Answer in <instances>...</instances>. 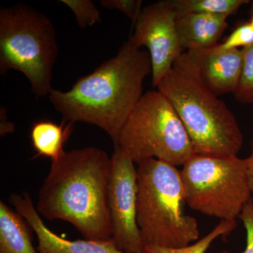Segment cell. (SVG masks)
<instances>
[{
    "instance_id": "1",
    "label": "cell",
    "mask_w": 253,
    "mask_h": 253,
    "mask_svg": "<svg viewBox=\"0 0 253 253\" xmlns=\"http://www.w3.org/2000/svg\"><path fill=\"white\" fill-rule=\"evenodd\" d=\"M151 73L149 51L128 41L116 56L80 78L70 90L54 89L48 97L62 116V122L94 125L116 146L123 126L144 95V80Z\"/></svg>"
},
{
    "instance_id": "2",
    "label": "cell",
    "mask_w": 253,
    "mask_h": 253,
    "mask_svg": "<svg viewBox=\"0 0 253 253\" xmlns=\"http://www.w3.org/2000/svg\"><path fill=\"white\" fill-rule=\"evenodd\" d=\"M112 160L95 147L65 152L51 168L39 191L36 209L49 220L73 224L85 240L110 241L108 201Z\"/></svg>"
},
{
    "instance_id": "3",
    "label": "cell",
    "mask_w": 253,
    "mask_h": 253,
    "mask_svg": "<svg viewBox=\"0 0 253 253\" xmlns=\"http://www.w3.org/2000/svg\"><path fill=\"white\" fill-rule=\"evenodd\" d=\"M156 87L180 118L195 154L238 156L244 136L237 120L225 103L205 84L187 53L175 60Z\"/></svg>"
},
{
    "instance_id": "4",
    "label": "cell",
    "mask_w": 253,
    "mask_h": 253,
    "mask_svg": "<svg viewBox=\"0 0 253 253\" xmlns=\"http://www.w3.org/2000/svg\"><path fill=\"white\" fill-rule=\"evenodd\" d=\"M136 221L145 246L181 248L199 240L197 221L185 213L180 171L161 160L137 164Z\"/></svg>"
},
{
    "instance_id": "5",
    "label": "cell",
    "mask_w": 253,
    "mask_h": 253,
    "mask_svg": "<svg viewBox=\"0 0 253 253\" xmlns=\"http://www.w3.org/2000/svg\"><path fill=\"white\" fill-rule=\"evenodd\" d=\"M59 47L54 24L29 5L0 9V73H22L37 98L49 96Z\"/></svg>"
},
{
    "instance_id": "6",
    "label": "cell",
    "mask_w": 253,
    "mask_h": 253,
    "mask_svg": "<svg viewBox=\"0 0 253 253\" xmlns=\"http://www.w3.org/2000/svg\"><path fill=\"white\" fill-rule=\"evenodd\" d=\"M136 165L150 158L184 166L195 154L180 118L159 91L145 93L123 126L118 144Z\"/></svg>"
},
{
    "instance_id": "7",
    "label": "cell",
    "mask_w": 253,
    "mask_h": 253,
    "mask_svg": "<svg viewBox=\"0 0 253 253\" xmlns=\"http://www.w3.org/2000/svg\"><path fill=\"white\" fill-rule=\"evenodd\" d=\"M180 173L186 204L210 217L236 221L252 200L246 158L194 154Z\"/></svg>"
},
{
    "instance_id": "8",
    "label": "cell",
    "mask_w": 253,
    "mask_h": 253,
    "mask_svg": "<svg viewBox=\"0 0 253 253\" xmlns=\"http://www.w3.org/2000/svg\"><path fill=\"white\" fill-rule=\"evenodd\" d=\"M109 208L113 244L126 253H144V245L136 221L137 175L134 163L119 147L111 156Z\"/></svg>"
},
{
    "instance_id": "9",
    "label": "cell",
    "mask_w": 253,
    "mask_h": 253,
    "mask_svg": "<svg viewBox=\"0 0 253 253\" xmlns=\"http://www.w3.org/2000/svg\"><path fill=\"white\" fill-rule=\"evenodd\" d=\"M177 14L170 0L156 1L143 8L129 41L138 49L149 50L152 66V84L157 86L184 52L176 28Z\"/></svg>"
},
{
    "instance_id": "10",
    "label": "cell",
    "mask_w": 253,
    "mask_h": 253,
    "mask_svg": "<svg viewBox=\"0 0 253 253\" xmlns=\"http://www.w3.org/2000/svg\"><path fill=\"white\" fill-rule=\"evenodd\" d=\"M9 201L16 208V212L26 219L36 232L38 239L39 253H126L118 250L112 240L68 241L61 239L50 231L43 223L28 193L11 194Z\"/></svg>"
},
{
    "instance_id": "11",
    "label": "cell",
    "mask_w": 253,
    "mask_h": 253,
    "mask_svg": "<svg viewBox=\"0 0 253 253\" xmlns=\"http://www.w3.org/2000/svg\"><path fill=\"white\" fill-rule=\"evenodd\" d=\"M217 44L207 49L190 50L186 53L205 84L212 92L217 95L234 94L241 76L242 51L241 49H221Z\"/></svg>"
},
{
    "instance_id": "12",
    "label": "cell",
    "mask_w": 253,
    "mask_h": 253,
    "mask_svg": "<svg viewBox=\"0 0 253 253\" xmlns=\"http://www.w3.org/2000/svg\"><path fill=\"white\" fill-rule=\"evenodd\" d=\"M228 18L200 13L177 14L176 28L182 49L188 51L217 45L228 27Z\"/></svg>"
},
{
    "instance_id": "13",
    "label": "cell",
    "mask_w": 253,
    "mask_h": 253,
    "mask_svg": "<svg viewBox=\"0 0 253 253\" xmlns=\"http://www.w3.org/2000/svg\"><path fill=\"white\" fill-rule=\"evenodd\" d=\"M0 253H39L33 247L23 217L0 202Z\"/></svg>"
},
{
    "instance_id": "14",
    "label": "cell",
    "mask_w": 253,
    "mask_h": 253,
    "mask_svg": "<svg viewBox=\"0 0 253 253\" xmlns=\"http://www.w3.org/2000/svg\"><path fill=\"white\" fill-rule=\"evenodd\" d=\"M73 123L62 122L61 125L49 121L37 122L32 126V144L38 156H45L56 161L66 151L63 146L71 132Z\"/></svg>"
},
{
    "instance_id": "15",
    "label": "cell",
    "mask_w": 253,
    "mask_h": 253,
    "mask_svg": "<svg viewBox=\"0 0 253 253\" xmlns=\"http://www.w3.org/2000/svg\"><path fill=\"white\" fill-rule=\"evenodd\" d=\"M177 14L200 13L231 16L236 14L247 0H170Z\"/></svg>"
},
{
    "instance_id": "16",
    "label": "cell",
    "mask_w": 253,
    "mask_h": 253,
    "mask_svg": "<svg viewBox=\"0 0 253 253\" xmlns=\"http://www.w3.org/2000/svg\"><path fill=\"white\" fill-rule=\"evenodd\" d=\"M236 221L221 220L212 231L194 244L181 248H166L158 246H145L144 253H205L217 238L226 239L235 229Z\"/></svg>"
},
{
    "instance_id": "17",
    "label": "cell",
    "mask_w": 253,
    "mask_h": 253,
    "mask_svg": "<svg viewBox=\"0 0 253 253\" xmlns=\"http://www.w3.org/2000/svg\"><path fill=\"white\" fill-rule=\"evenodd\" d=\"M242 68L239 85L234 93L236 99L244 104H253V44L241 49Z\"/></svg>"
},
{
    "instance_id": "18",
    "label": "cell",
    "mask_w": 253,
    "mask_h": 253,
    "mask_svg": "<svg viewBox=\"0 0 253 253\" xmlns=\"http://www.w3.org/2000/svg\"><path fill=\"white\" fill-rule=\"evenodd\" d=\"M76 16L81 28L91 27L101 22V14L96 5L91 0H61Z\"/></svg>"
},
{
    "instance_id": "19",
    "label": "cell",
    "mask_w": 253,
    "mask_h": 253,
    "mask_svg": "<svg viewBox=\"0 0 253 253\" xmlns=\"http://www.w3.org/2000/svg\"><path fill=\"white\" fill-rule=\"evenodd\" d=\"M253 44V26L250 22L238 26L224 41L217 45L223 49H241Z\"/></svg>"
},
{
    "instance_id": "20",
    "label": "cell",
    "mask_w": 253,
    "mask_h": 253,
    "mask_svg": "<svg viewBox=\"0 0 253 253\" xmlns=\"http://www.w3.org/2000/svg\"><path fill=\"white\" fill-rule=\"evenodd\" d=\"M103 7L111 10H118L127 16L135 24L141 11L143 1L141 0H101Z\"/></svg>"
},
{
    "instance_id": "21",
    "label": "cell",
    "mask_w": 253,
    "mask_h": 253,
    "mask_svg": "<svg viewBox=\"0 0 253 253\" xmlns=\"http://www.w3.org/2000/svg\"><path fill=\"white\" fill-rule=\"evenodd\" d=\"M246 230V246L243 253H253V201L245 206L239 216Z\"/></svg>"
},
{
    "instance_id": "22",
    "label": "cell",
    "mask_w": 253,
    "mask_h": 253,
    "mask_svg": "<svg viewBox=\"0 0 253 253\" xmlns=\"http://www.w3.org/2000/svg\"><path fill=\"white\" fill-rule=\"evenodd\" d=\"M15 126L14 123L10 122L6 115V109L4 106L0 108V134L1 136H4L9 133L14 131Z\"/></svg>"
},
{
    "instance_id": "23",
    "label": "cell",
    "mask_w": 253,
    "mask_h": 253,
    "mask_svg": "<svg viewBox=\"0 0 253 253\" xmlns=\"http://www.w3.org/2000/svg\"><path fill=\"white\" fill-rule=\"evenodd\" d=\"M251 154L249 157L246 158L248 166V176H249V180L250 187H251V194H252V200L253 201V141L251 143Z\"/></svg>"
},
{
    "instance_id": "24",
    "label": "cell",
    "mask_w": 253,
    "mask_h": 253,
    "mask_svg": "<svg viewBox=\"0 0 253 253\" xmlns=\"http://www.w3.org/2000/svg\"><path fill=\"white\" fill-rule=\"evenodd\" d=\"M250 23H251V25L253 26V11L252 15H251V21H249Z\"/></svg>"
},
{
    "instance_id": "25",
    "label": "cell",
    "mask_w": 253,
    "mask_h": 253,
    "mask_svg": "<svg viewBox=\"0 0 253 253\" xmlns=\"http://www.w3.org/2000/svg\"><path fill=\"white\" fill-rule=\"evenodd\" d=\"M219 253H229V251H221V252Z\"/></svg>"
},
{
    "instance_id": "26",
    "label": "cell",
    "mask_w": 253,
    "mask_h": 253,
    "mask_svg": "<svg viewBox=\"0 0 253 253\" xmlns=\"http://www.w3.org/2000/svg\"></svg>"
}]
</instances>
